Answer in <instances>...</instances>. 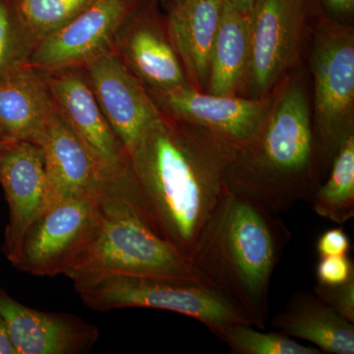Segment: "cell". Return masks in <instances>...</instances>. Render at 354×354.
Returning <instances> with one entry per match:
<instances>
[{"label": "cell", "mask_w": 354, "mask_h": 354, "mask_svg": "<svg viewBox=\"0 0 354 354\" xmlns=\"http://www.w3.org/2000/svg\"><path fill=\"white\" fill-rule=\"evenodd\" d=\"M241 147L208 128L162 113L127 151V202L190 261Z\"/></svg>", "instance_id": "obj_1"}, {"label": "cell", "mask_w": 354, "mask_h": 354, "mask_svg": "<svg viewBox=\"0 0 354 354\" xmlns=\"http://www.w3.org/2000/svg\"><path fill=\"white\" fill-rule=\"evenodd\" d=\"M290 237L277 214L227 184L190 262L264 330L272 274Z\"/></svg>", "instance_id": "obj_2"}, {"label": "cell", "mask_w": 354, "mask_h": 354, "mask_svg": "<svg viewBox=\"0 0 354 354\" xmlns=\"http://www.w3.org/2000/svg\"><path fill=\"white\" fill-rule=\"evenodd\" d=\"M313 130L304 88L293 84L268 114L257 136L241 147L227 172L230 188L272 213L311 201L317 185L312 171Z\"/></svg>", "instance_id": "obj_3"}, {"label": "cell", "mask_w": 354, "mask_h": 354, "mask_svg": "<svg viewBox=\"0 0 354 354\" xmlns=\"http://www.w3.org/2000/svg\"><path fill=\"white\" fill-rule=\"evenodd\" d=\"M100 203L104 218L99 234L64 274L74 283L109 276L206 279L156 234L129 203L113 193Z\"/></svg>", "instance_id": "obj_4"}, {"label": "cell", "mask_w": 354, "mask_h": 354, "mask_svg": "<svg viewBox=\"0 0 354 354\" xmlns=\"http://www.w3.org/2000/svg\"><path fill=\"white\" fill-rule=\"evenodd\" d=\"M74 288L84 304L95 311L165 310L197 320L218 337L232 324H250L232 300L204 279L109 276L76 281Z\"/></svg>", "instance_id": "obj_5"}, {"label": "cell", "mask_w": 354, "mask_h": 354, "mask_svg": "<svg viewBox=\"0 0 354 354\" xmlns=\"http://www.w3.org/2000/svg\"><path fill=\"white\" fill-rule=\"evenodd\" d=\"M311 67L316 118L312 162L320 153L330 169L339 146L353 134V32L330 29L321 34L312 55Z\"/></svg>", "instance_id": "obj_6"}, {"label": "cell", "mask_w": 354, "mask_h": 354, "mask_svg": "<svg viewBox=\"0 0 354 354\" xmlns=\"http://www.w3.org/2000/svg\"><path fill=\"white\" fill-rule=\"evenodd\" d=\"M102 218L94 197L58 199L28 230L15 267L32 276L64 274L95 241Z\"/></svg>", "instance_id": "obj_7"}, {"label": "cell", "mask_w": 354, "mask_h": 354, "mask_svg": "<svg viewBox=\"0 0 354 354\" xmlns=\"http://www.w3.org/2000/svg\"><path fill=\"white\" fill-rule=\"evenodd\" d=\"M0 184L9 209L2 250L16 266L28 230L57 201L39 147L25 141L7 143L0 151Z\"/></svg>", "instance_id": "obj_8"}, {"label": "cell", "mask_w": 354, "mask_h": 354, "mask_svg": "<svg viewBox=\"0 0 354 354\" xmlns=\"http://www.w3.org/2000/svg\"><path fill=\"white\" fill-rule=\"evenodd\" d=\"M130 0H97L73 20L39 41L30 65L43 72L82 67L113 48L131 12Z\"/></svg>", "instance_id": "obj_9"}, {"label": "cell", "mask_w": 354, "mask_h": 354, "mask_svg": "<svg viewBox=\"0 0 354 354\" xmlns=\"http://www.w3.org/2000/svg\"><path fill=\"white\" fill-rule=\"evenodd\" d=\"M304 0H256L249 13L250 55L246 76L253 92L274 87L297 53L304 27Z\"/></svg>", "instance_id": "obj_10"}, {"label": "cell", "mask_w": 354, "mask_h": 354, "mask_svg": "<svg viewBox=\"0 0 354 354\" xmlns=\"http://www.w3.org/2000/svg\"><path fill=\"white\" fill-rule=\"evenodd\" d=\"M82 67L106 120L129 150L162 113L114 46Z\"/></svg>", "instance_id": "obj_11"}, {"label": "cell", "mask_w": 354, "mask_h": 354, "mask_svg": "<svg viewBox=\"0 0 354 354\" xmlns=\"http://www.w3.org/2000/svg\"><path fill=\"white\" fill-rule=\"evenodd\" d=\"M149 94L162 114L208 128L241 146L257 136L269 113L265 100L209 94L191 85Z\"/></svg>", "instance_id": "obj_12"}, {"label": "cell", "mask_w": 354, "mask_h": 354, "mask_svg": "<svg viewBox=\"0 0 354 354\" xmlns=\"http://www.w3.org/2000/svg\"><path fill=\"white\" fill-rule=\"evenodd\" d=\"M43 73L58 111L97 162L109 172L125 169L127 149L102 113L83 67Z\"/></svg>", "instance_id": "obj_13"}, {"label": "cell", "mask_w": 354, "mask_h": 354, "mask_svg": "<svg viewBox=\"0 0 354 354\" xmlns=\"http://www.w3.org/2000/svg\"><path fill=\"white\" fill-rule=\"evenodd\" d=\"M0 314L16 354L86 353L99 339L93 324L72 314L30 308L2 288Z\"/></svg>", "instance_id": "obj_14"}, {"label": "cell", "mask_w": 354, "mask_h": 354, "mask_svg": "<svg viewBox=\"0 0 354 354\" xmlns=\"http://www.w3.org/2000/svg\"><path fill=\"white\" fill-rule=\"evenodd\" d=\"M38 146L57 200L87 195L99 201L114 172L97 162L57 108Z\"/></svg>", "instance_id": "obj_15"}, {"label": "cell", "mask_w": 354, "mask_h": 354, "mask_svg": "<svg viewBox=\"0 0 354 354\" xmlns=\"http://www.w3.org/2000/svg\"><path fill=\"white\" fill-rule=\"evenodd\" d=\"M114 48L149 93L190 85L167 32L152 16L131 11L116 36Z\"/></svg>", "instance_id": "obj_16"}, {"label": "cell", "mask_w": 354, "mask_h": 354, "mask_svg": "<svg viewBox=\"0 0 354 354\" xmlns=\"http://www.w3.org/2000/svg\"><path fill=\"white\" fill-rule=\"evenodd\" d=\"M57 106L41 70L32 65L0 80V139L38 145Z\"/></svg>", "instance_id": "obj_17"}, {"label": "cell", "mask_w": 354, "mask_h": 354, "mask_svg": "<svg viewBox=\"0 0 354 354\" xmlns=\"http://www.w3.org/2000/svg\"><path fill=\"white\" fill-rule=\"evenodd\" d=\"M225 0H164L169 41L188 83L204 92L209 55Z\"/></svg>", "instance_id": "obj_18"}, {"label": "cell", "mask_w": 354, "mask_h": 354, "mask_svg": "<svg viewBox=\"0 0 354 354\" xmlns=\"http://www.w3.org/2000/svg\"><path fill=\"white\" fill-rule=\"evenodd\" d=\"M272 325L288 337L310 342L322 353H354V323L342 318L314 292L293 295L274 316Z\"/></svg>", "instance_id": "obj_19"}, {"label": "cell", "mask_w": 354, "mask_h": 354, "mask_svg": "<svg viewBox=\"0 0 354 354\" xmlns=\"http://www.w3.org/2000/svg\"><path fill=\"white\" fill-rule=\"evenodd\" d=\"M250 55L249 14L225 0L209 55V74L204 92L234 95L246 76Z\"/></svg>", "instance_id": "obj_20"}, {"label": "cell", "mask_w": 354, "mask_h": 354, "mask_svg": "<svg viewBox=\"0 0 354 354\" xmlns=\"http://www.w3.org/2000/svg\"><path fill=\"white\" fill-rule=\"evenodd\" d=\"M321 218L342 225L354 216V134L335 153L329 176L317 188L311 201Z\"/></svg>", "instance_id": "obj_21"}, {"label": "cell", "mask_w": 354, "mask_h": 354, "mask_svg": "<svg viewBox=\"0 0 354 354\" xmlns=\"http://www.w3.org/2000/svg\"><path fill=\"white\" fill-rule=\"evenodd\" d=\"M95 1L97 0H15L14 10L25 31L37 44Z\"/></svg>", "instance_id": "obj_22"}, {"label": "cell", "mask_w": 354, "mask_h": 354, "mask_svg": "<svg viewBox=\"0 0 354 354\" xmlns=\"http://www.w3.org/2000/svg\"><path fill=\"white\" fill-rule=\"evenodd\" d=\"M246 323H235L223 330L218 339L237 354H321L314 346H305L285 333L253 329Z\"/></svg>", "instance_id": "obj_23"}, {"label": "cell", "mask_w": 354, "mask_h": 354, "mask_svg": "<svg viewBox=\"0 0 354 354\" xmlns=\"http://www.w3.org/2000/svg\"><path fill=\"white\" fill-rule=\"evenodd\" d=\"M36 44L3 0H0V80L30 64Z\"/></svg>", "instance_id": "obj_24"}, {"label": "cell", "mask_w": 354, "mask_h": 354, "mask_svg": "<svg viewBox=\"0 0 354 354\" xmlns=\"http://www.w3.org/2000/svg\"><path fill=\"white\" fill-rule=\"evenodd\" d=\"M313 292L342 318L354 323V278L339 286L317 283Z\"/></svg>", "instance_id": "obj_25"}, {"label": "cell", "mask_w": 354, "mask_h": 354, "mask_svg": "<svg viewBox=\"0 0 354 354\" xmlns=\"http://www.w3.org/2000/svg\"><path fill=\"white\" fill-rule=\"evenodd\" d=\"M316 277L321 285H342L354 278L353 262L348 255L320 258L316 267Z\"/></svg>", "instance_id": "obj_26"}, {"label": "cell", "mask_w": 354, "mask_h": 354, "mask_svg": "<svg viewBox=\"0 0 354 354\" xmlns=\"http://www.w3.org/2000/svg\"><path fill=\"white\" fill-rule=\"evenodd\" d=\"M319 257L348 255L351 241L342 227L330 228L320 235L316 243Z\"/></svg>", "instance_id": "obj_27"}, {"label": "cell", "mask_w": 354, "mask_h": 354, "mask_svg": "<svg viewBox=\"0 0 354 354\" xmlns=\"http://www.w3.org/2000/svg\"><path fill=\"white\" fill-rule=\"evenodd\" d=\"M325 6L337 15H348L353 11L354 0H322Z\"/></svg>", "instance_id": "obj_28"}, {"label": "cell", "mask_w": 354, "mask_h": 354, "mask_svg": "<svg viewBox=\"0 0 354 354\" xmlns=\"http://www.w3.org/2000/svg\"><path fill=\"white\" fill-rule=\"evenodd\" d=\"M0 354H16L1 314H0Z\"/></svg>", "instance_id": "obj_29"}, {"label": "cell", "mask_w": 354, "mask_h": 354, "mask_svg": "<svg viewBox=\"0 0 354 354\" xmlns=\"http://www.w3.org/2000/svg\"><path fill=\"white\" fill-rule=\"evenodd\" d=\"M227 1L241 11L242 13L249 14L256 0H227Z\"/></svg>", "instance_id": "obj_30"}, {"label": "cell", "mask_w": 354, "mask_h": 354, "mask_svg": "<svg viewBox=\"0 0 354 354\" xmlns=\"http://www.w3.org/2000/svg\"><path fill=\"white\" fill-rule=\"evenodd\" d=\"M8 143V142L3 141V140L0 139V151L2 150V149L6 147V144Z\"/></svg>", "instance_id": "obj_31"}]
</instances>
